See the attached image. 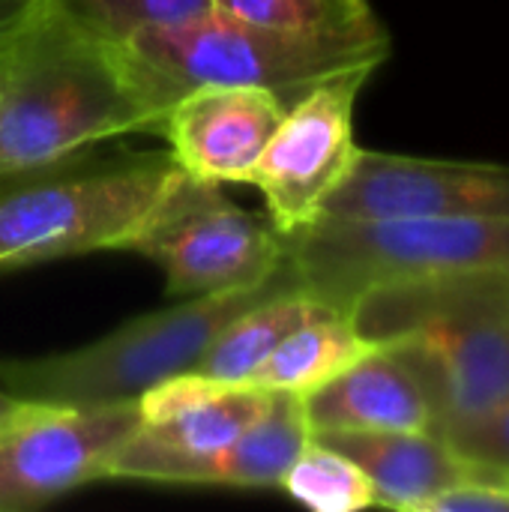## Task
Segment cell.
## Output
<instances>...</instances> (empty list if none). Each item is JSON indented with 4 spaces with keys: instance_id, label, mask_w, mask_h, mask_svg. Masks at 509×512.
Wrapping results in <instances>:
<instances>
[{
    "instance_id": "obj_2",
    "label": "cell",
    "mask_w": 509,
    "mask_h": 512,
    "mask_svg": "<svg viewBox=\"0 0 509 512\" xmlns=\"http://www.w3.org/2000/svg\"><path fill=\"white\" fill-rule=\"evenodd\" d=\"M348 315L372 345L399 348L423 375L438 414L435 429L509 393V273L384 285L363 294Z\"/></svg>"
},
{
    "instance_id": "obj_5",
    "label": "cell",
    "mask_w": 509,
    "mask_h": 512,
    "mask_svg": "<svg viewBox=\"0 0 509 512\" xmlns=\"http://www.w3.org/2000/svg\"><path fill=\"white\" fill-rule=\"evenodd\" d=\"M285 237L303 294L348 312L363 294L447 273H509V219L312 222Z\"/></svg>"
},
{
    "instance_id": "obj_1",
    "label": "cell",
    "mask_w": 509,
    "mask_h": 512,
    "mask_svg": "<svg viewBox=\"0 0 509 512\" xmlns=\"http://www.w3.org/2000/svg\"><path fill=\"white\" fill-rule=\"evenodd\" d=\"M168 99L126 42L36 0L6 45L0 180L51 168L99 141L159 132Z\"/></svg>"
},
{
    "instance_id": "obj_3",
    "label": "cell",
    "mask_w": 509,
    "mask_h": 512,
    "mask_svg": "<svg viewBox=\"0 0 509 512\" xmlns=\"http://www.w3.org/2000/svg\"><path fill=\"white\" fill-rule=\"evenodd\" d=\"M300 288L282 267L261 285L207 297H186L168 309L120 324L108 336L30 360H0V387L42 405H114L132 402L150 387L192 372L213 336L252 303Z\"/></svg>"
},
{
    "instance_id": "obj_21",
    "label": "cell",
    "mask_w": 509,
    "mask_h": 512,
    "mask_svg": "<svg viewBox=\"0 0 509 512\" xmlns=\"http://www.w3.org/2000/svg\"><path fill=\"white\" fill-rule=\"evenodd\" d=\"M477 477L509 483V393L495 405L435 429Z\"/></svg>"
},
{
    "instance_id": "obj_17",
    "label": "cell",
    "mask_w": 509,
    "mask_h": 512,
    "mask_svg": "<svg viewBox=\"0 0 509 512\" xmlns=\"http://www.w3.org/2000/svg\"><path fill=\"white\" fill-rule=\"evenodd\" d=\"M321 309H327V303L303 294L300 288L270 294L231 318L213 336L192 372L210 381L246 384L255 369L279 348V342Z\"/></svg>"
},
{
    "instance_id": "obj_22",
    "label": "cell",
    "mask_w": 509,
    "mask_h": 512,
    "mask_svg": "<svg viewBox=\"0 0 509 512\" xmlns=\"http://www.w3.org/2000/svg\"><path fill=\"white\" fill-rule=\"evenodd\" d=\"M423 512H509V483L471 474L465 483L435 495Z\"/></svg>"
},
{
    "instance_id": "obj_13",
    "label": "cell",
    "mask_w": 509,
    "mask_h": 512,
    "mask_svg": "<svg viewBox=\"0 0 509 512\" xmlns=\"http://www.w3.org/2000/svg\"><path fill=\"white\" fill-rule=\"evenodd\" d=\"M312 435L318 432H432L435 402L423 375L393 348L378 345L354 366L303 396Z\"/></svg>"
},
{
    "instance_id": "obj_25",
    "label": "cell",
    "mask_w": 509,
    "mask_h": 512,
    "mask_svg": "<svg viewBox=\"0 0 509 512\" xmlns=\"http://www.w3.org/2000/svg\"><path fill=\"white\" fill-rule=\"evenodd\" d=\"M12 39V36H9ZM9 39L0 45V87H3V72H6V45H9Z\"/></svg>"
},
{
    "instance_id": "obj_15",
    "label": "cell",
    "mask_w": 509,
    "mask_h": 512,
    "mask_svg": "<svg viewBox=\"0 0 509 512\" xmlns=\"http://www.w3.org/2000/svg\"><path fill=\"white\" fill-rule=\"evenodd\" d=\"M312 429L303 411V396L273 393L267 414L237 435L228 447L198 462L183 486H228V489H279L285 471L309 444Z\"/></svg>"
},
{
    "instance_id": "obj_23",
    "label": "cell",
    "mask_w": 509,
    "mask_h": 512,
    "mask_svg": "<svg viewBox=\"0 0 509 512\" xmlns=\"http://www.w3.org/2000/svg\"><path fill=\"white\" fill-rule=\"evenodd\" d=\"M36 0H0V45L15 33V27L21 24V18L30 12Z\"/></svg>"
},
{
    "instance_id": "obj_19",
    "label": "cell",
    "mask_w": 509,
    "mask_h": 512,
    "mask_svg": "<svg viewBox=\"0 0 509 512\" xmlns=\"http://www.w3.org/2000/svg\"><path fill=\"white\" fill-rule=\"evenodd\" d=\"M216 12L288 33H369L381 30L369 0H210Z\"/></svg>"
},
{
    "instance_id": "obj_8",
    "label": "cell",
    "mask_w": 509,
    "mask_h": 512,
    "mask_svg": "<svg viewBox=\"0 0 509 512\" xmlns=\"http://www.w3.org/2000/svg\"><path fill=\"white\" fill-rule=\"evenodd\" d=\"M141 423L138 399L114 405L24 402L0 423V512H30L96 480Z\"/></svg>"
},
{
    "instance_id": "obj_14",
    "label": "cell",
    "mask_w": 509,
    "mask_h": 512,
    "mask_svg": "<svg viewBox=\"0 0 509 512\" xmlns=\"http://www.w3.org/2000/svg\"><path fill=\"white\" fill-rule=\"evenodd\" d=\"M312 438L354 459L372 480L378 507L387 510L423 512L435 495L471 477L435 432H318Z\"/></svg>"
},
{
    "instance_id": "obj_9",
    "label": "cell",
    "mask_w": 509,
    "mask_h": 512,
    "mask_svg": "<svg viewBox=\"0 0 509 512\" xmlns=\"http://www.w3.org/2000/svg\"><path fill=\"white\" fill-rule=\"evenodd\" d=\"M375 72H345L297 96L264 147L252 183L276 231L312 225L357 159L354 108Z\"/></svg>"
},
{
    "instance_id": "obj_6",
    "label": "cell",
    "mask_w": 509,
    "mask_h": 512,
    "mask_svg": "<svg viewBox=\"0 0 509 512\" xmlns=\"http://www.w3.org/2000/svg\"><path fill=\"white\" fill-rule=\"evenodd\" d=\"M180 177L165 153L0 192V267L126 249Z\"/></svg>"
},
{
    "instance_id": "obj_7",
    "label": "cell",
    "mask_w": 509,
    "mask_h": 512,
    "mask_svg": "<svg viewBox=\"0 0 509 512\" xmlns=\"http://www.w3.org/2000/svg\"><path fill=\"white\" fill-rule=\"evenodd\" d=\"M126 252L150 258L165 273L168 294L186 300L267 282L285 261V237L216 183L183 174Z\"/></svg>"
},
{
    "instance_id": "obj_10",
    "label": "cell",
    "mask_w": 509,
    "mask_h": 512,
    "mask_svg": "<svg viewBox=\"0 0 509 512\" xmlns=\"http://www.w3.org/2000/svg\"><path fill=\"white\" fill-rule=\"evenodd\" d=\"M273 405V393L252 384L174 375L138 396L141 423L117 450L108 480H150L183 486L186 474L228 447Z\"/></svg>"
},
{
    "instance_id": "obj_16",
    "label": "cell",
    "mask_w": 509,
    "mask_h": 512,
    "mask_svg": "<svg viewBox=\"0 0 509 512\" xmlns=\"http://www.w3.org/2000/svg\"><path fill=\"white\" fill-rule=\"evenodd\" d=\"M372 348L378 345H372L354 327L348 312L327 306L294 327L246 384L270 393L309 396L312 390L324 387L330 378L354 366L360 357H366Z\"/></svg>"
},
{
    "instance_id": "obj_4",
    "label": "cell",
    "mask_w": 509,
    "mask_h": 512,
    "mask_svg": "<svg viewBox=\"0 0 509 512\" xmlns=\"http://www.w3.org/2000/svg\"><path fill=\"white\" fill-rule=\"evenodd\" d=\"M126 48L150 72L168 102L198 84L273 90L288 105L315 84L345 72H375L390 57L387 27L369 33H288L222 12L153 27Z\"/></svg>"
},
{
    "instance_id": "obj_24",
    "label": "cell",
    "mask_w": 509,
    "mask_h": 512,
    "mask_svg": "<svg viewBox=\"0 0 509 512\" xmlns=\"http://www.w3.org/2000/svg\"><path fill=\"white\" fill-rule=\"evenodd\" d=\"M18 408H21V399H18V396H12V393H6V390L0 387V423H3L6 417H12Z\"/></svg>"
},
{
    "instance_id": "obj_18",
    "label": "cell",
    "mask_w": 509,
    "mask_h": 512,
    "mask_svg": "<svg viewBox=\"0 0 509 512\" xmlns=\"http://www.w3.org/2000/svg\"><path fill=\"white\" fill-rule=\"evenodd\" d=\"M279 489L297 504L318 512H360L378 507V495L363 468L336 447L309 438Z\"/></svg>"
},
{
    "instance_id": "obj_12",
    "label": "cell",
    "mask_w": 509,
    "mask_h": 512,
    "mask_svg": "<svg viewBox=\"0 0 509 512\" xmlns=\"http://www.w3.org/2000/svg\"><path fill=\"white\" fill-rule=\"evenodd\" d=\"M285 108L288 102L264 87L198 84L168 105L156 135L168 141V156L186 177L252 183Z\"/></svg>"
},
{
    "instance_id": "obj_11",
    "label": "cell",
    "mask_w": 509,
    "mask_h": 512,
    "mask_svg": "<svg viewBox=\"0 0 509 512\" xmlns=\"http://www.w3.org/2000/svg\"><path fill=\"white\" fill-rule=\"evenodd\" d=\"M318 219H509V165L420 159L360 147Z\"/></svg>"
},
{
    "instance_id": "obj_20",
    "label": "cell",
    "mask_w": 509,
    "mask_h": 512,
    "mask_svg": "<svg viewBox=\"0 0 509 512\" xmlns=\"http://www.w3.org/2000/svg\"><path fill=\"white\" fill-rule=\"evenodd\" d=\"M57 6L93 33L114 42L213 12L210 0H57Z\"/></svg>"
}]
</instances>
